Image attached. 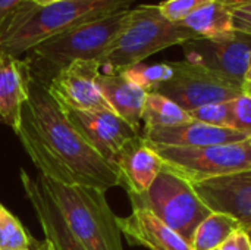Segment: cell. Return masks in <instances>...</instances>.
Instances as JSON below:
<instances>
[{
    "label": "cell",
    "mask_w": 251,
    "mask_h": 250,
    "mask_svg": "<svg viewBox=\"0 0 251 250\" xmlns=\"http://www.w3.org/2000/svg\"><path fill=\"white\" fill-rule=\"evenodd\" d=\"M15 134L44 178L101 192L119 186L118 175L109 162L76 131L47 87L32 78Z\"/></svg>",
    "instance_id": "cell-1"
},
{
    "label": "cell",
    "mask_w": 251,
    "mask_h": 250,
    "mask_svg": "<svg viewBox=\"0 0 251 250\" xmlns=\"http://www.w3.org/2000/svg\"><path fill=\"white\" fill-rule=\"evenodd\" d=\"M137 0H65L49 6L32 1L0 28V52L21 57L35 44L75 27L131 9Z\"/></svg>",
    "instance_id": "cell-2"
},
{
    "label": "cell",
    "mask_w": 251,
    "mask_h": 250,
    "mask_svg": "<svg viewBox=\"0 0 251 250\" xmlns=\"http://www.w3.org/2000/svg\"><path fill=\"white\" fill-rule=\"evenodd\" d=\"M128 12L129 9L75 27L31 47L24 57L31 78L47 87L62 69L74 62H99L122 31Z\"/></svg>",
    "instance_id": "cell-3"
},
{
    "label": "cell",
    "mask_w": 251,
    "mask_h": 250,
    "mask_svg": "<svg viewBox=\"0 0 251 250\" xmlns=\"http://www.w3.org/2000/svg\"><path fill=\"white\" fill-rule=\"evenodd\" d=\"M40 183L57 206L75 240L85 250H124L118 217L106 192L84 186H66L40 175Z\"/></svg>",
    "instance_id": "cell-4"
},
{
    "label": "cell",
    "mask_w": 251,
    "mask_h": 250,
    "mask_svg": "<svg viewBox=\"0 0 251 250\" xmlns=\"http://www.w3.org/2000/svg\"><path fill=\"white\" fill-rule=\"evenodd\" d=\"M196 38L200 37L185 25L168 21L157 4H141L129 9L122 31L97 63L101 72H121L160 50Z\"/></svg>",
    "instance_id": "cell-5"
},
{
    "label": "cell",
    "mask_w": 251,
    "mask_h": 250,
    "mask_svg": "<svg viewBox=\"0 0 251 250\" xmlns=\"http://www.w3.org/2000/svg\"><path fill=\"white\" fill-rule=\"evenodd\" d=\"M128 197L132 208L151 211L188 243L197 227L212 214L193 184L166 165L146 193Z\"/></svg>",
    "instance_id": "cell-6"
},
{
    "label": "cell",
    "mask_w": 251,
    "mask_h": 250,
    "mask_svg": "<svg viewBox=\"0 0 251 250\" xmlns=\"http://www.w3.org/2000/svg\"><path fill=\"white\" fill-rule=\"evenodd\" d=\"M149 144L166 167L191 184L251 169V139L240 143L200 147Z\"/></svg>",
    "instance_id": "cell-7"
},
{
    "label": "cell",
    "mask_w": 251,
    "mask_h": 250,
    "mask_svg": "<svg viewBox=\"0 0 251 250\" xmlns=\"http://www.w3.org/2000/svg\"><path fill=\"white\" fill-rule=\"evenodd\" d=\"M171 65L172 77L156 87L154 93L171 99L187 112L212 103L231 102L243 94V84L206 66L187 60L171 62Z\"/></svg>",
    "instance_id": "cell-8"
},
{
    "label": "cell",
    "mask_w": 251,
    "mask_h": 250,
    "mask_svg": "<svg viewBox=\"0 0 251 250\" xmlns=\"http://www.w3.org/2000/svg\"><path fill=\"white\" fill-rule=\"evenodd\" d=\"M185 60L244 84L251 66V35L234 31L221 38H196L182 44Z\"/></svg>",
    "instance_id": "cell-9"
},
{
    "label": "cell",
    "mask_w": 251,
    "mask_h": 250,
    "mask_svg": "<svg viewBox=\"0 0 251 250\" xmlns=\"http://www.w3.org/2000/svg\"><path fill=\"white\" fill-rule=\"evenodd\" d=\"M66 115L85 141L112 168L125 146L141 136L140 128L132 127L113 111H72Z\"/></svg>",
    "instance_id": "cell-10"
},
{
    "label": "cell",
    "mask_w": 251,
    "mask_h": 250,
    "mask_svg": "<svg viewBox=\"0 0 251 250\" xmlns=\"http://www.w3.org/2000/svg\"><path fill=\"white\" fill-rule=\"evenodd\" d=\"M99 72L94 60L74 62L49 83L47 90L65 112L112 111L97 84Z\"/></svg>",
    "instance_id": "cell-11"
},
{
    "label": "cell",
    "mask_w": 251,
    "mask_h": 250,
    "mask_svg": "<svg viewBox=\"0 0 251 250\" xmlns=\"http://www.w3.org/2000/svg\"><path fill=\"white\" fill-rule=\"evenodd\" d=\"M196 193L212 212H225L251 228V169L193 184Z\"/></svg>",
    "instance_id": "cell-12"
},
{
    "label": "cell",
    "mask_w": 251,
    "mask_h": 250,
    "mask_svg": "<svg viewBox=\"0 0 251 250\" xmlns=\"http://www.w3.org/2000/svg\"><path fill=\"white\" fill-rule=\"evenodd\" d=\"M141 134L151 144L176 146V147L229 144V143H240L251 139V136L247 133L232 128H219L194 119L171 127L144 128Z\"/></svg>",
    "instance_id": "cell-13"
},
{
    "label": "cell",
    "mask_w": 251,
    "mask_h": 250,
    "mask_svg": "<svg viewBox=\"0 0 251 250\" xmlns=\"http://www.w3.org/2000/svg\"><path fill=\"white\" fill-rule=\"evenodd\" d=\"M163 161L141 136L125 146L118 156L113 169L119 186L129 194H143L154 183L163 168Z\"/></svg>",
    "instance_id": "cell-14"
},
{
    "label": "cell",
    "mask_w": 251,
    "mask_h": 250,
    "mask_svg": "<svg viewBox=\"0 0 251 250\" xmlns=\"http://www.w3.org/2000/svg\"><path fill=\"white\" fill-rule=\"evenodd\" d=\"M118 227L131 246L149 250H193L187 240L146 208H132L128 217L118 218Z\"/></svg>",
    "instance_id": "cell-15"
},
{
    "label": "cell",
    "mask_w": 251,
    "mask_h": 250,
    "mask_svg": "<svg viewBox=\"0 0 251 250\" xmlns=\"http://www.w3.org/2000/svg\"><path fill=\"white\" fill-rule=\"evenodd\" d=\"M31 74L24 57L0 52V124L16 133L29 96Z\"/></svg>",
    "instance_id": "cell-16"
},
{
    "label": "cell",
    "mask_w": 251,
    "mask_h": 250,
    "mask_svg": "<svg viewBox=\"0 0 251 250\" xmlns=\"http://www.w3.org/2000/svg\"><path fill=\"white\" fill-rule=\"evenodd\" d=\"M21 183L26 199L29 200L34 214L40 222L47 242L53 245L54 250H85L68 230L60 211L41 186L40 180H34L26 171H19Z\"/></svg>",
    "instance_id": "cell-17"
},
{
    "label": "cell",
    "mask_w": 251,
    "mask_h": 250,
    "mask_svg": "<svg viewBox=\"0 0 251 250\" xmlns=\"http://www.w3.org/2000/svg\"><path fill=\"white\" fill-rule=\"evenodd\" d=\"M97 84L110 109L132 127L140 128L147 91L121 72H99Z\"/></svg>",
    "instance_id": "cell-18"
},
{
    "label": "cell",
    "mask_w": 251,
    "mask_h": 250,
    "mask_svg": "<svg viewBox=\"0 0 251 250\" xmlns=\"http://www.w3.org/2000/svg\"><path fill=\"white\" fill-rule=\"evenodd\" d=\"M182 25L194 31L200 38H221L235 31L229 9L219 0L190 15Z\"/></svg>",
    "instance_id": "cell-19"
},
{
    "label": "cell",
    "mask_w": 251,
    "mask_h": 250,
    "mask_svg": "<svg viewBox=\"0 0 251 250\" xmlns=\"http://www.w3.org/2000/svg\"><path fill=\"white\" fill-rule=\"evenodd\" d=\"M240 221L225 212H212L194 231L190 246L193 250H216L237 230Z\"/></svg>",
    "instance_id": "cell-20"
},
{
    "label": "cell",
    "mask_w": 251,
    "mask_h": 250,
    "mask_svg": "<svg viewBox=\"0 0 251 250\" xmlns=\"http://www.w3.org/2000/svg\"><path fill=\"white\" fill-rule=\"evenodd\" d=\"M144 128H156V127H171L191 121L187 111L179 108L171 99L159 94V93H147L143 116Z\"/></svg>",
    "instance_id": "cell-21"
},
{
    "label": "cell",
    "mask_w": 251,
    "mask_h": 250,
    "mask_svg": "<svg viewBox=\"0 0 251 250\" xmlns=\"http://www.w3.org/2000/svg\"><path fill=\"white\" fill-rule=\"evenodd\" d=\"M41 242L32 239L19 220L0 203V249L38 250Z\"/></svg>",
    "instance_id": "cell-22"
},
{
    "label": "cell",
    "mask_w": 251,
    "mask_h": 250,
    "mask_svg": "<svg viewBox=\"0 0 251 250\" xmlns=\"http://www.w3.org/2000/svg\"><path fill=\"white\" fill-rule=\"evenodd\" d=\"M121 74L125 78H128L131 83H134L135 85L146 90L147 93H151L156 90V87L166 83L172 77L174 69H172L171 62L154 63V65L138 63V65H134L131 68L121 71Z\"/></svg>",
    "instance_id": "cell-23"
},
{
    "label": "cell",
    "mask_w": 251,
    "mask_h": 250,
    "mask_svg": "<svg viewBox=\"0 0 251 250\" xmlns=\"http://www.w3.org/2000/svg\"><path fill=\"white\" fill-rule=\"evenodd\" d=\"M188 115H190L191 119L207 124V125L235 130L232 100L231 102H224V103L206 105V106L188 111Z\"/></svg>",
    "instance_id": "cell-24"
},
{
    "label": "cell",
    "mask_w": 251,
    "mask_h": 250,
    "mask_svg": "<svg viewBox=\"0 0 251 250\" xmlns=\"http://www.w3.org/2000/svg\"><path fill=\"white\" fill-rule=\"evenodd\" d=\"M215 0H163L159 3L160 13L174 24H182L190 15Z\"/></svg>",
    "instance_id": "cell-25"
},
{
    "label": "cell",
    "mask_w": 251,
    "mask_h": 250,
    "mask_svg": "<svg viewBox=\"0 0 251 250\" xmlns=\"http://www.w3.org/2000/svg\"><path fill=\"white\" fill-rule=\"evenodd\" d=\"M224 3L231 15L234 29L251 35V0H219Z\"/></svg>",
    "instance_id": "cell-26"
},
{
    "label": "cell",
    "mask_w": 251,
    "mask_h": 250,
    "mask_svg": "<svg viewBox=\"0 0 251 250\" xmlns=\"http://www.w3.org/2000/svg\"><path fill=\"white\" fill-rule=\"evenodd\" d=\"M235 130L251 136V97L241 94L232 100Z\"/></svg>",
    "instance_id": "cell-27"
},
{
    "label": "cell",
    "mask_w": 251,
    "mask_h": 250,
    "mask_svg": "<svg viewBox=\"0 0 251 250\" xmlns=\"http://www.w3.org/2000/svg\"><path fill=\"white\" fill-rule=\"evenodd\" d=\"M219 250H251L249 233L244 228L234 231L219 248Z\"/></svg>",
    "instance_id": "cell-28"
},
{
    "label": "cell",
    "mask_w": 251,
    "mask_h": 250,
    "mask_svg": "<svg viewBox=\"0 0 251 250\" xmlns=\"http://www.w3.org/2000/svg\"><path fill=\"white\" fill-rule=\"evenodd\" d=\"M29 1L31 0H0V28L15 12H18L22 6L28 4Z\"/></svg>",
    "instance_id": "cell-29"
},
{
    "label": "cell",
    "mask_w": 251,
    "mask_h": 250,
    "mask_svg": "<svg viewBox=\"0 0 251 250\" xmlns=\"http://www.w3.org/2000/svg\"><path fill=\"white\" fill-rule=\"evenodd\" d=\"M34 4L37 6H49V4H53V3H59V1H65V0H31Z\"/></svg>",
    "instance_id": "cell-30"
},
{
    "label": "cell",
    "mask_w": 251,
    "mask_h": 250,
    "mask_svg": "<svg viewBox=\"0 0 251 250\" xmlns=\"http://www.w3.org/2000/svg\"><path fill=\"white\" fill-rule=\"evenodd\" d=\"M243 94L251 97V81H244V84H243Z\"/></svg>",
    "instance_id": "cell-31"
},
{
    "label": "cell",
    "mask_w": 251,
    "mask_h": 250,
    "mask_svg": "<svg viewBox=\"0 0 251 250\" xmlns=\"http://www.w3.org/2000/svg\"><path fill=\"white\" fill-rule=\"evenodd\" d=\"M38 250H54V248H53V245H51L50 242H47V240L44 239V242H41L40 249Z\"/></svg>",
    "instance_id": "cell-32"
},
{
    "label": "cell",
    "mask_w": 251,
    "mask_h": 250,
    "mask_svg": "<svg viewBox=\"0 0 251 250\" xmlns=\"http://www.w3.org/2000/svg\"><path fill=\"white\" fill-rule=\"evenodd\" d=\"M246 81H251V66L250 69H249V72H247V75H246Z\"/></svg>",
    "instance_id": "cell-33"
},
{
    "label": "cell",
    "mask_w": 251,
    "mask_h": 250,
    "mask_svg": "<svg viewBox=\"0 0 251 250\" xmlns=\"http://www.w3.org/2000/svg\"><path fill=\"white\" fill-rule=\"evenodd\" d=\"M247 233H249V237H250V242H251V230H246Z\"/></svg>",
    "instance_id": "cell-34"
},
{
    "label": "cell",
    "mask_w": 251,
    "mask_h": 250,
    "mask_svg": "<svg viewBox=\"0 0 251 250\" xmlns=\"http://www.w3.org/2000/svg\"><path fill=\"white\" fill-rule=\"evenodd\" d=\"M1 250H10V249H1Z\"/></svg>",
    "instance_id": "cell-35"
},
{
    "label": "cell",
    "mask_w": 251,
    "mask_h": 250,
    "mask_svg": "<svg viewBox=\"0 0 251 250\" xmlns=\"http://www.w3.org/2000/svg\"><path fill=\"white\" fill-rule=\"evenodd\" d=\"M216 250H219V249H216Z\"/></svg>",
    "instance_id": "cell-36"
},
{
    "label": "cell",
    "mask_w": 251,
    "mask_h": 250,
    "mask_svg": "<svg viewBox=\"0 0 251 250\" xmlns=\"http://www.w3.org/2000/svg\"><path fill=\"white\" fill-rule=\"evenodd\" d=\"M0 250H1V249H0Z\"/></svg>",
    "instance_id": "cell-37"
},
{
    "label": "cell",
    "mask_w": 251,
    "mask_h": 250,
    "mask_svg": "<svg viewBox=\"0 0 251 250\" xmlns=\"http://www.w3.org/2000/svg\"><path fill=\"white\" fill-rule=\"evenodd\" d=\"M250 230H251V228H250Z\"/></svg>",
    "instance_id": "cell-38"
}]
</instances>
